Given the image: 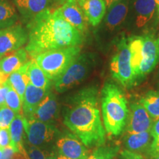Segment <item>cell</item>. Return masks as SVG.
<instances>
[{
    "label": "cell",
    "mask_w": 159,
    "mask_h": 159,
    "mask_svg": "<svg viewBox=\"0 0 159 159\" xmlns=\"http://www.w3.org/2000/svg\"><path fill=\"white\" fill-rule=\"evenodd\" d=\"M98 99L97 87H85L68 99L63 111V124L86 148L101 146L105 142Z\"/></svg>",
    "instance_id": "cell-1"
},
{
    "label": "cell",
    "mask_w": 159,
    "mask_h": 159,
    "mask_svg": "<svg viewBox=\"0 0 159 159\" xmlns=\"http://www.w3.org/2000/svg\"><path fill=\"white\" fill-rule=\"evenodd\" d=\"M25 49L32 58L45 52L80 47L83 34L63 19L58 8H48L27 24Z\"/></svg>",
    "instance_id": "cell-2"
},
{
    "label": "cell",
    "mask_w": 159,
    "mask_h": 159,
    "mask_svg": "<svg viewBox=\"0 0 159 159\" xmlns=\"http://www.w3.org/2000/svg\"><path fill=\"white\" fill-rule=\"evenodd\" d=\"M101 107L105 131L111 136H119L126 126L129 110L122 91L115 83H105L101 92Z\"/></svg>",
    "instance_id": "cell-3"
},
{
    "label": "cell",
    "mask_w": 159,
    "mask_h": 159,
    "mask_svg": "<svg viewBox=\"0 0 159 159\" xmlns=\"http://www.w3.org/2000/svg\"><path fill=\"white\" fill-rule=\"evenodd\" d=\"M80 47H66L45 52L33 59L47 77L55 82L76 60L80 54Z\"/></svg>",
    "instance_id": "cell-4"
},
{
    "label": "cell",
    "mask_w": 159,
    "mask_h": 159,
    "mask_svg": "<svg viewBox=\"0 0 159 159\" xmlns=\"http://www.w3.org/2000/svg\"><path fill=\"white\" fill-rule=\"evenodd\" d=\"M95 64L94 55L91 53L80 54L65 72L53 83L55 91L63 93L79 85L88 77Z\"/></svg>",
    "instance_id": "cell-5"
},
{
    "label": "cell",
    "mask_w": 159,
    "mask_h": 159,
    "mask_svg": "<svg viewBox=\"0 0 159 159\" xmlns=\"http://www.w3.org/2000/svg\"><path fill=\"white\" fill-rule=\"evenodd\" d=\"M116 47V52L110 63L111 75L122 86L129 88L136 84L137 81L131 66L128 39L122 36L119 39Z\"/></svg>",
    "instance_id": "cell-6"
},
{
    "label": "cell",
    "mask_w": 159,
    "mask_h": 159,
    "mask_svg": "<svg viewBox=\"0 0 159 159\" xmlns=\"http://www.w3.org/2000/svg\"><path fill=\"white\" fill-rule=\"evenodd\" d=\"M23 119L27 141L31 146H43L52 142L57 136V129L52 123L27 119L24 117Z\"/></svg>",
    "instance_id": "cell-7"
},
{
    "label": "cell",
    "mask_w": 159,
    "mask_h": 159,
    "mask_svg": "<svg viewBox=\"0 0 159 159\" xmlns=\"http://www.w3.org/2000/svg\"><path fill=\"white\" fill-rule=\"evenodd\" d=\"M28 41V31L21 25H16L0 30V56L21 49Z\"/></svg>",
    "instance_id": "cell-8"
},
{
    "label": "cell",
    "mask_w": 159,
    "mask_h": 159,
    "mask_svg": "<svg viewBox=\"0 0 159 159\" xmlns=\"http://www.w3.org/2000/svg\"><path fill=\"white\" fill-rule=\"evenodd\" d=\"M152 120L146 109L140 102L133 103L128 113L126 131L130 134L150 131L153 125Z\"/></svg>",
    "instance_id": "cell-9"
},
{
    "label": "cell",
    "mask_w": 159,
    "mask_h": 159,
    "mask_svg": "<svg viewBox=\"0 0 159 159\" xmlns=\"http://www.w3.org/2000/svg\"><path fill=\"white\" fill-rule=\"evenodd\" d=\"M143 38V61L137 77V81L141 80L153 70L159 61V48L157 40L150 34L144 35Z\"/></svg>",
    "instance_id": "cell-10"
},
{
    "label": "cell",
    "mask_w": 159,
    "mask_h": 159,
    "mask_svg": "<svg viewBox=\"0 0 159 159\" xmlns=\"http://www.w3.org/2000/svg\"><path fill=\"white\" fill-rule=\"evenodd\" d=\"M57 148L59 153L70 159H86L89 151L86 147L74 134H67L57 139Z\"/></svg>",
    "instance_id": "cell-11"
},
{
    "label": "cell",
    "mask_w": 159,
    "mask_h": 159,
    "mask_svg": "<svg viewBox=\"0 0 159 159\" xmlns=\"http://www.w3.org/2000/svg\"><path fill=\"white\" fill-rule=\"evenodd\" d=\"M58 9L66 21L84 34L88 21L77 0H65Z\"/></svg>",
    "instance_id": "cell-12"
},
{
    "label": "cell",
    "mask_w": 159,
    "mask_h": 159,
    "mask_svg": "<svg viewBox=\"0 0 159 159\" xmlns=\"http://www.w3.org/2000/svg\"><path fill=\"white\" fill-rule=\"evenodd\" d=\"M49 90L37 88L30 83H28L22 100V116L24 118L27 119L32 118L37 107Z\"/></svg>",
    "instance_id": "cell-13"
},
{
    "label": "cell",
    "mask_w": 159,
    "mask_h": 159,
    "mask_svg": "<svg viewBox=\"0 0 159 159\" xmlns=\"http://www.w3.org/2000/svg\"><path fill=\"white\" fill-rule=\"evenodd\" d=\"M87 21L96 27L102 21L106 12L105 0H77Z\"/></svg>",
    "instance_id": "cell-14"
},
{
    "label": "cell",
    "mask_w": 159,
    "mask_h": 159,
    "mask_svg": "<svg viewBox=\"0 0 159 159\" xmlns=\"http://www.w3.org/2000/svg\"><path fill=\"white\" fill-rule=\"evenodd\" d=\"M57 108H58V104H57L56 96L54 93L52 92L50 89L37 107L36 110L35 111L30 119H35L43 122L52 123L56 118Z\"/></svg>",
    "instance_id": "cell-15"
},
{
    "label": "cell",
    "mask_w": 159,
    "mask_h": 159,
    "mask_svg": "<svg viewBox=\"0 0 159 159\" xmlns=\"http://www.w3.org/2000/svg\"><path fill=\"white\" fill-rule=\"evenodd\" d=\"M21 17L29 23L49 8L51 0H13Z\"/></svg>",
    "instance_id": "cell-16"
},
{
    "label": "cell",
    "mask_w": 159,
    "mask_h": 159,
    "mask_svg": "<svg viewBox=\"0 0 159 159\" xmlns=\"http://www.w3.org/2000/svg\"><path fill=\"white\" fill-rule=\"evenodd\" d=\"M152 142V136L150 131L130 134L127 133L124 138V144L127 150L136 153L148 152L150 150Z\"/></svg>",
    "instance_id": "cell-17"
},
{
    "label": "cell",
    "mask_w": 159,
    "mask_h": 159,
    "mask_svg": "<svg viewBox=\"0 0 159 159\" xmlns=\"http://www.w3.org/2000/svg\"><path fill=\"white\" fill-rule=\"evenodd\" d=\"M28 57L29 55L24 48L18 49L8 55H5L0 60V72L9 76L29 61Z\"/></svg>",
    "instance_id": "cell-18"
},
{
    "label": "cell",
    "mask_w": 159,
    "mask_h": 159,
    "mask_svg": "<svg viewBox=\"0 0 159 159\" xmlns=\"http://www.w3.org/2000/svg\"><path fill=\"white\" fill-rule=\"evenodd\" d=\"M26 74L28 77L30 83L37 88L51 89L52 81L49 80L42 69L40 68L35 59H32L27 61L25 64Z\"/></svg>",
    "instance_id": "cell-19"
},
{
    "label": "cell",
    "mask_w": 159,
    "mask_h": 159,
    "mask_svg": "<svg viewBox=\"0 0 159 159\" xmlns=\"http://www.w3.org/2000/svg\"><path fill=\"white\" fill-rule=\"evenodd\" d=\"M128 12V5L126 1L115 3L109 8L105 18V25L111 31L114 30L126 19Z\"/></svg>",
    "instance_id": "cell-20"
},
{
    "label": "cell",
    "mask_w": 159,
    "mask_h": 159,
    "mask_svg": "<svg viewBox=\"0 0 159 159\" xmlns=\"http://www.w3.org/2000/svg\"><path fill=\"white\" fill-rule=\"evenodd\" d=\"M8 130L11 139V146L14 152L27 153L26 149L23 144L25 126H24L22 114L16 115L14 119L10 125Z\"/></svg>",
    "instance_id": "cell-21"
},
{
    "label": "cell",
    "mask_w": 159,
    "mask_h": 159,
    "mask_svg": "<svg viewBox=\"0 0 159 159\" xmlns=\"http://www.w3.org/2000/svg\"><path fill=\"white\" fill-rule=\"evenodd\" d=\"M136 13V25L143 27L152 19L157 9L155 0H136L134 3Z\"/></svg>",
    "instance_id": "cell-22"
},
{
    "label": "cell",
    "mask_w": 159,
    "mask_h": 159,
    "mask_svg": "<svg viewBox=\"0 0 159 159\" xmlns=\"http://www.w3.org/2000/svg\"><path fill=\"white\" fill-rule=\"evenodd\" d=\"M128 47L130 52V63L135 76L138 77L139 69L143 61V47L144 38L139 35H133L128 38Z\"/></svg>",
    "instance_id": "cell-23"
},
{
    "label": "cell",
    "mask_w": 159,
    "mask_h": 159,
    "mask_svg": "<svg viewBox=\"0 0 159 159\" xmlns=\"http://www.w3.org/2000/svg\"><path fill=\"white\" fill-rule=\"evenodd\" d=\"M18 19L14 5L7 0H0V30L16 25Z\"/></svg>",
    "instance_id": "cell-24"
},
{
    "label": "cell",
    "mask_w": 159,
    "mask_h": 159,
    "mask_svg": "<svg viewBox=\"0 0 159 159\" xmlns=\"http://www.w3.org/2000/svg\"><path fill=\"white\" fill-rule=\"evenodd\" d=\"M7 82L9 85L16 91L19 95L21 101L23 100L24 95L26 90L27 85L30 83L29 78L26 74L25 65L14 72L11 73L8 76Z\"/></svg>",
    "instance_id": "cell-25"
},
{
    "label": "cell",
    "mask_w": 159,
    "mask_h": 159,
    "mask_svg": "<svg viewBox=\"0 0 159 159\" xmlns=\"http://www.w3.org/2000/svg\"><path fill=\"white\" fill-rule=\"evenodd\" d=\"M139 102L144 107L152 120L159 119V91H148Z\"/></svg>",
    "instance_id": "cell-26"
},
{
    "label": "cell",
    "mask_w": 159,
    "mask_h": 159,
    "mask_svg": "<svg viewBox=\"0 0 159 159\" xmlns=\"http://www.w3.org/2000/svg\"><path fill=\"white\" fill-rule=\"evenodd\" d=\"M119 150L117 145H101L97 147L86 159H115Z\"/></svg>",
    "instance_id": "cell-27"
},
{
    "label": "cell",
    "mask_w": 159,
    "mask_h": 159,
    "mask_svg": "<svg viewBox=\"0 0 159 159\" xmlns=\"http://www.w3.org/2000/svg\"><path fill=\"white\" fill-rule=\"evenodd\" d=\"M5 105L16 115L22 114V101L16 91L11 86L6 94Z\"/></svg>",
    "instance_id": "cell-28"
},
{
    "label": "cell",
    "mask_w": 159,
    "mask_h": 159,
    "mask_svg": "<svg viewBox=\"0 0 159 159\" xmlns=\"http://www.w3.org/2000/svg\"><path fill=\"white\" fill-rule=\"evenodd\" d=\"M150 132L152 136V142L148 153L152 158L159 153V119L154 121Z\"/></svg>",
    "instance_id": "cell-29"
},
{
    "label": "cell",
    "mask_w": 159,
    "mask_h": 159,
    "mask_svg": "<svg viewBox=\"0 0 159 159\" xmlns=\"http://www.w3.org/2000/svg\"><path fill=\"white\" fill-rule=\"evenodd\" d=\"M16 114L7 105L0 108V128H8L14 119Z\"/></svg>",
    "instance_id": "cell-30"
},
{
    "label": "cell",
    "mask_w": 159,
    "mask_h": 159,
    "mask_svg": "<svg viewBox=\"0 0 159 159\" xmlns=\"http://www.w3.org/2000/svg\"><path fill=\"white\" fill-rule=\"evenodd\" d=\"M26 152L29 159H45L49 154L47 150L31 145L29 148L26 149Z\"/></svg>",
    "instance_id": "cell-31"
},
{
    "label": "cell",
    "mask_w": 159,
    "mask_h": 159,
    "mask_svg": "<svg viewBox=\"0 0 159 159\" xmlns=\"http://www.w3.org/2000/svg\"><path fill=\"white\" fill-rule=\"evenodd\" d=\"M11 145L8 128H0V148L4 149Z\"/></svg>",
    "instance_id": "cell-32"
},
{
    "label": "cell",
    "mask_w": 159,
    "mask_h": 159,
    "mask_svg": "<svg viewBox=\"0 0 159 159\" xmlns=\"http://www.w3.org/2000/svg\"><path fill=\"white\" fill-rule=\"evenodd\" d=\"M10 88H11V85L7 82L2 85H0V108L5 105L6 94Z\"/></svg>",
    "instance_id": "cell-33"
},
{
    "label": "cell",
    "mask_w": 159,
    "mask_h": 159,
    "mask_svg": "<svg viewBox=\"0 0 159 159\" xmlns=\"http://www.w3.org/2000/svg\"><path fill=\"white\" fill-rule=\"evenodd\" d=\"M120 159H145L141 154L125 150L120 154Z\"/></svg>",
    "instance_id": "cell-34"
},
{
    "label": "cell",
    "mask_w": 159,
    "mask_h": 159,
    "mask_svg": "<svg viewBox=\"0 0 159 159\" xmlns=\"http://www.w3.org/2000/svg\"><path fill=\"white\" fill-rule=\"evenodd\" d=\"M14 153V150L11 145L3 149V156L1 159H12Z\"/></svg>",
    "instance_id": "cell-35"
},
{
    "label": "cell",
    "mask_w": 159,
    "mask_h": 159,
    "mask_svg": "<svg viewBox=\"0 0 159 159\" xmlns=\"http://www.w3.org/2000/svg\"><path fill=\"white\" fill-rule=\"evenodd\" d=\"M122 0H105V5H106V7L108 9L110 8V7L113 5H114L115 3L119 2H121Z\"/></svg>",
    "instance_id": "cell-36"
},
{
    "label": "cell",
    "mask_w": 159,
    "mask_h": 159,
    "mask_svg": "<svg viewBox=\"0 0 159 159\" xmlns=\"http://www.w3.org/2000/svg\"><path fill=\"white\" fill-rule=\"evenodd\" d=\"M45 159H57V158L55 156V155L54 153H49V156Z\"/></svg>",
    "instance_id": "cell-37"
},
{
    "label": "cell",
    "mask_w": 159,
    "mask_h": 159,
    "mask_svg": "<svg viewBox=\"0 0 159 159\" xmlns=\"http://www.w3.org/2000/svg\"><path fill=\"white\" fill-rule=\"evenodd\" d=\"M155 2H156V4L157 12H158V13L159 14V0H155Z\"/></svg>",
    "instance_id": "cell-38"
},
{
    "label": "cell",
    "mask_w": 159,
    "mask_h": 159,
    "mask_svg": "<svg viewBox=\"0 0 159 159\" xmlns=\"http://www.w3.org/2000/svg\"><path fill=\"white\" fill-rule=\"evenodd\" d=\"M57 159H70V158H66V157L62 156V155H61V154H59L58 156H57Z\"/></svg>",
    "instance_id": "cell-39"
},
{
    "label": "cell",
    "mask_w": 159,
    "mask_h": 159,
    "mask_svg": "<svg viewBox=\"0 0 159 159\" xmlns=\"http://www.w3.org/2000/svg\"><path fill=\"white\" fill-rule=\"evenodd\" d=\"M2 156H3V149L0 148V159L2 158Z\"/></svg>",
    "instance_id": "cell-40"
},
{
    "label": "cell",
    "mask_w": 159,
    "mask_h": 159,
    "mask_svg": "<svg viewBox=\"0 0 159 159\" xmlns=\"http://www.w3.org/2000/svg\"><path fill=\"white\" fill-rule=\"evenodd\" d=\"M152 159H159V153L158 155H156V156L152 157Z\"/></svg>",
    "instance_id": "cell-41"
},
{
    "label": "cell",
    "mask_w": 159,
    "mask_h": 159,
    "mask_svg": "<svg viewBox=\"0 0 159 159\" xmlns=\"http://www.w3.org/2000/svg\"><path fill=\"white\" fill-rule=\"evenodd\" d=\"M156 40H157V43H158V48H159V35H158V39H156Z\"/></svg>",
    "instance_id": "cell-42"
},
{
    "label": "cell",
    "mask_w": 159,
    "mask_h": 159,
    "mask_svg": "<svg viewBox=\"0 0 159 159\" xmlns=\"http://www.w3.org/2000/svg\"><path fill=\"white\" fill-rule=\"evenodd\" d=\"M59 1H60V2H62V3H63V2H64V1H65V0H59Z\"/></svg>",
    "instance_id": "cell-43"
},
{
    "label": "cell",
    "mask_w": 159,
    "mask_h": 159,
    "mask_svg": "<svg viewBox=\"0 0 159 159\" xmlns=\"http://www.w3.org/2000/svg\"><path fill=\"white\" fill-rule=\"evenodd\" d=\"M2 59V57L1 56H0V60H1Z\"/></svg>",
    "instance_id": "cell-44"
},
{
    "label": "cell",
    "mask_w": 159,
    "mask_h": 159,
    "mask_svg": "<svg viewBox=\"0 0 159 159\" xmlns=\"http://www.w3.org/2000/svg\"></svg>",
    "instance_id": "cell-45"
}]
</instances>
